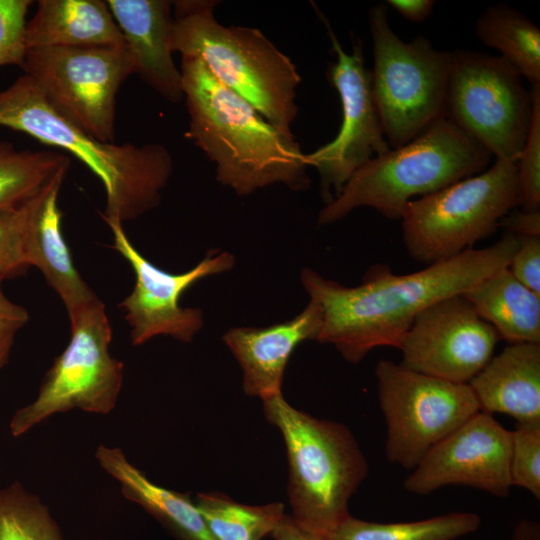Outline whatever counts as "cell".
Listing matches in <instances>:
<instances>
[{
	"label": "cell",
	"instance_id": "obj_7",
	"mask_svg": "<svg viewBox=\"0 0 540 540\" xmlns=\"http://www.w3.org/2000/svg\"><path fill=\"white\" fill-rule=\"evenodd\" d=\"M519 206L516 162L488 169L410 201L400 218L408 255L431 265L453 258L493 234Z\"/></svg>",
	"mask_w": 540,
	"mask_h": 540
},
{
	"label": "cell",
	"instance_id": "obj_14",
	"mask_svg": "<svg viewBox=\"0 0 540 540\" xmlns=\"http://www.w3.org/2000/svg\"><path fill=\"white\" fill-rule=\"evenodd\" d=\"M106 223L113 233V248L135 273L133 290L118 304L131 328L132 344L142 345L160 335L191 342L203 326V315L200 309L182 307L181 296L197 281L230 270L234 257L228 252L208 253L192 269L180 274L169 273L152 264L133 246L123 224Z\"/></svg>",
	"mask_w": 540,
	"mask_h": 540
},
{
	"label": "cell",
	"instance_id": "obj_25",
	"mask_svg": "<svg viewBox=\"0 0 540 540\" xmlns=\"http://www.w3.org/2000/svg\"><path fill=\"white\" fill-rule=\"evenodd\" d=\"M473 512H452L427 519L380 523L351 514L329 535L330 540H456L480 528Z\"/></svg>",
	"mask_w": 540,
	"mask_h": 540
},
{
	"label": "cell",
	"instance_id": "obj_5",
	"mask_svg": "<svg viewBox=\"0 0 540 540\" xmlns=\"http://www.w3.org/2000/svg\"><path fill=\"white\" fill-rule=\"evenodd\" d=\"M492 155L442 118L407 144L375 156L358 168L340 193L319 212L327 225L369 207L400 219L407 204L487 169Z\"/></svg>",
	"mask_w": 540,
	"mask_h": 540
},
{
	"label": "cell",
	"instance_id": "obj_15",
	"mask_svg": "<svg viewBox=\"0 0 540 540\" xmlns=\"http://www.w3.org/2000/svg\"><path fill=\"white\" fill-rule=\"evenodd\" d=\"M497 331L462 295L445 298L424 311L404 335L400 364L410 370L468 384L492 358Z\"/></svg>",
	"mask_w": 540,
	"mask_h": 540
},
{
	"label": "cell",
	"instance_id": "obj_22",
	"mask_svg": "<svg viewBox=\"0 0 540 540\" xmlns=\"http://www.w3.org/2000/svg\"><path fill=\"white\" fill-rule=\"evenodd\" d=\"M95 457L100 467L119 483L126 499L141 506L179 540H215L189 496L151 482L120 448L99 445Z\"/></svg>",
	"mask_w": 540,
	"mask_h": 540
},
{
	"label": "cell",
	"instance_id": "obj_3",
	"mask_svg": "<svg viewBox=\"0 0 540 540\" xmlns=\"http://www.w3.org/2000/svg\"><path fill=\"white\" fill-rule=\"evenodd\" d=\"M0 126L61 148L85 164L104 186L105 222L124 225L155 208L172 175L173 159L165 146L95 139L60 115L27 74L0 91Z\"/></svg>",
	"mask_w": 540,
	"mask_h": 540
},
{
	"label": "cell",
	"instance_id": "obj_18",
	"mask_svg": "<svg viewBox=\"0 0 540 540\" xmlns=\"http://www.w3.org/2000/svg\"><path fill=\"white\" fill-rule=\"evenodd\" d=\"M134 62V73L166 100L183 97L181 71L171 46L173 2L107 0Z\"/></svg>",
	"mask_w": 540,
	"mask_h": 540
},
{
	"label": "cell",
	"instance_id": "obj_26",
	"mask_svg": "<svg viewBox=\"0 0 540 540\" xmlns=\"http://www.w3.org/2000/svg\"><path fill=\"white\" fill-rule=\"evenodd\" d=\"M70 158L52 150H17L0 141V214L17 209L38 194Z\"/></svg>",
	"mask_w": 540,
	"mask_h": 540
},
{
	"label": "cell",
	"instance_id": "obj_36",
	"mask_svg": "<svg viewBox=\"0 0 540 540\" xmlns=\"http://www.w3.org/2000/svg\"><path fill=\"white\" fill-rule=\"evenodd\" d=\"M386 5L391 6L405 19L412 22H423L433 11V0H387Z\"/></svg>",
	"mask_w": 540,
	"mask_h": 540
},
{
	"label": "cell",
	"instance_id": "obj_33",
	"mask_svg": "<svg viewBox=\"0 0 540 540\" xmlns=\"http://www.w3.org/2000/svg\"><path fill=\"white\" fill-rule=\"evenodd\" d=\"M518 247L509 271L526 287L540 295V236H517Z\"/></svg>",
	"mask_w": 540,
	"mask_h": 540
},
{
	"label": "cell",
	"instance_id": "obj_13",
	"mask_svg": "<svg viewBox=\"0 0 540 540\" xmlns=\"http://www.w3.org/2000/svg\"><path fill=\"white\" fill-rule=\"evenodd\" d=\"M315 10L325 25L336 57L327 68V79L336 89L342 108V122L336 137L306 154L308 167L319 173L322 196L327 204L358 168L390 147L375 104L371 70L365 66L361 40L353 37L352 51L346 52L327 18L317 7Z\"/></svg>",
	"mask_w": 540,
	"mask_h": 540
},
{
	"label": "cell",
	"instance_id": "obj_23",
	"mask_svg": "<svg viewBox=\"0 0 540 540\" xmlns=\"http://www.w3.org/2000/svg\"><path fill=\"white\" fill-rule=\"evenodd\" d=\"M463 296L508 344L540 343V295L517 280L507 267Z\"/></svg>",
	"mask_w": 540,
	"mask_h": 540
},
{
	"label": "cell",
	"instance_id": "obj_27",
	"mask_svg": "<svg viewBox=\"0 0 540 540\" xmlns=\"http://www.w3.org/2000/svg\"><path fill=\"white\" fill-rule=\"evenodd\" d=\"M194 502L215 540H262L286 514L280 502L246 505L217 494H198Z\"/></svg>",
	"mask_w": 540,
	"mask_h": 540
},
{
	"label": "cell",
	"instance_id": "obj_31",
	"mask_svg": "<svg viewBox=\"0 0 540 540\" xmlns=\"http://www.w3.org/2000/svg\"><path fill=\"white\" fill-rule=\"evenodd\" d=\"M509 470L512 487L540 499V424H517L511 431Z\"/></svg>",
	"mask_w": 540,
	"mask_h": 540
},
{
	"label": "cell",
	"instance_id": "obj_21",
	"mask_svg": "<svg viewBox=\"0 0 540 540\" xmlns=\"http://www.w3.org/2000/svg\"><path fill=\"white\" fill-rule=\"evenodd\" d=\"M26 50L125 45L107 1L39 0L25 26Z\"/></svg>",
	"mask_w": 540,
	"mask_h": 540
},
{
	"label": "cell",
	"instance_id": "obj_8",
	"mask_svg": "<svg viewBox=\"0 0 540 540\" xmlns=\"http://www.w3.org/2000/svg\"><path fill=\"white\" fill-rule=\"evenodd\" d=\"M386 4L368 12L373 46L372 90L391 149L412 141L445 118L451 52L424 36L403 41L388 22Z\"/></svg>",
	"mask_w": 540,
	"mask_h": 540
},
{
	"label": "cell",
	"instance_id": "obj_37",
	"mask_svg": "<svg viewBox=\"0 0 540 540\" xmlns=\"http://www.w3.org/2000/svg\"><path fill=\"white\" fill-rule=\"evenodd\" d=\"M271 536L274 540H330L328 536L316 534L302 528L288 514L284 515Z\"/></svg>",
	"mask_w": 540,
	"mask_h": 540
},
{
	"label": "cell",
	"instance_id": "obj_10",
	"mask_svg": "<svg viewBox=\"0 0 540 540\" xmlns=\"http://www.w3.org/2000/svg\"><path fill=\"white\" fill-rule=\"evenodd\" d=\"M71 338L46 372L37 397L19 408L9 427L18 437L56 413L80 409L108 414L116 406L123 383V363L109 349L112 330L104 304L70 319Z\"/></svg>",
	"mask_w": 540,
	"mask_h": 540
},
{
	"label": "cell",
	"instance_id": "obj_4",
	"mask_svg": "<svg viewBox=\"0 0 540 540\" xmlns=\"http://www.w3.org/2000/svg\"><path fill=\"white\" fill-rule=\"evenodd\" d=\"M217 1H174L171 46L200 58L214 77L286 135L298 113L296 65L259 29L220 24Z\"/></svg>",
	"mask_w": 540,
	"mask_h": 540
},
{
	"label": "cell",
	"instance_id": "obj_9",
	"mask_svg": "<svg viewBox=\"0 0 540 540\" xmlns=\"http://www.w3.org/2000/svg\"><path fill=\"white\" fill-rule=\"evenodd\" d=\"M532 94L500 56L451 52L445 118L496 159L517 162L529 131Z\"/></svg>",
	"mask_w": 540,
	"mask_h": 540
},
{
	"label": "cell",
	"instance_id": "obj_30",
	"mask_svg": "<svg viewBox=\"0 0 540 540\" xmlns=\"http://www.w3.org/2000/svg\"><path fill=\"white\" fill-rule=\"evenodd\" d=\"M532 116L525 144L518 161L519 206L525 211L540 208V83L532 84Z\"/></svg>",
	"mask_w": 540,
	"mask_h": 540
},
{
	"label": "cell",
	"instance_id": "obj_17",
	"mask_svg": "<svg viewBox=\"0 0 540 540\" xmlns=\"http://www.w3.org/2000/svg\"><path fill=\"white\" fill-rule=\"evenodd\" d=\"M322 325L320 306L310 300L294 318L267 327H236L223 340L243 371L246 394L262 400L281 394L288 360L295 348L306 340H316Z\"/></svg>",
	"mask_w": 540,
	"mask_h": 540
},
{
	"label": "cell",
	"instance_id": "obj_24",
	"mask_svg": "<svg viewBox=\"0 0 540 540\" xmlns=\"http://www.w3.org/2000/svg\"><path fill=\"white\" fill-rule=\"evenodd\" d=\"M475 31L522 78L531 85L540 83V29L533 21L506 3H495L480 14Z\"/></svg>",
	"mask_w": 540,
	"mask_h": 540
},
{
	"label": "cell",
	"instance_id": "obj_35",
	"mask_svg": "<svg viewBox=\"0 0 540 540\" xmlns=\"http://www.w3.org/2000/svg\"><path fill=\"white\" fill-rule=\"evenodd\" d=\"M499 227L516 236H540V211H511L501 219Z\"/></svg>",
	"mask_w": 540,
	"mask_h": 540
},
{
	"label": "cell",
	"instance_id": "obj_34",
	"mask_svg": "<svg viewBox=\"0 0 540 540\" xmlns=\"http://www.w3.org/2000/svg\"><path fill=\"white\" fill-rule=\"evenodd\" d=\"M0 281V339L14 337L29 320L25 308L10 301L1 289Z\"/></svg>",
	"mask_w": 540,
	"mask_h": 540
},
{
	"label": "cell",
	"instance_id": "obj_32",
	"mask_svg": "<svg viewBox=\"0 0 540 540\" xmlns=\"http://www.w3.org/2000/svg\"><path fill=\"white\" fill-rule=\"evenodd\" d=\"M32 3L0 0V66H22L26 54V15Z\"/></svg>",
	"mask_w": 540,
	"mask_h": 540
},
{
	"label": "cell",
	"instance_id": "obj_38",
	"mask_svg": "<svg viewBox=\"0 0 540 540\" xmlns=\"http://www.w3.org/2000/svg\"><path fill=\"white\" fill-rule=\"evenodd\" d=\"M510 540H540V525L533 520H521L514 527Z\"/></svg>",
	"mask_w": 540,
	"mask_h": 540
},
{
	"label": "cell",
	"instance_id": "obj_19",
	"mask_svg": "<svg viewBox=\"0 0 540 540\" xmlns=\"http://www.w3.org/2000/svg\"><path fill=\"white\" fill-rule=\"evenodd\" d=\"M468 385L481 412L540 424V343L508 344Z\"/></svg>",
	"mask_w": 540,
	"mask_h": 540
},
{
	"label": "cell",
	"instance_id": "obj_28",
	"mask_svg": "<svg viewBox=\"0 0 540 540\" xmlns=\"http://www.w3.org/2000/svg\"><path fill=\"white\" fill-rule=\"evenodd\" d=\"M0 540H64L40 498L19 482L0 490Z\"/></svg>",
	"mask_w": 540,
	"mask_h": 540
},
{
	"label": "cell",
	"instance_id": "obj_12",
	"mask_svg": "<svg viewBox=\"0 0 540 540\" xmlns=\"http://www.w3.org/2000/svg\"><path fill=\"white\" fill-rule=\"evenodd\" d=\"M375 378L387 428L386 458L408 470L480 411L468 384L422 374L387 359L377 362Z\"/></svg>",
	"mask_w": 540,
	"mask_h": 540
},
{
	"label": "cell",
	"instance_id": "obj_6",
	"mask_svg": "<svg viewBox=\"0 0 540 540\" xmlns=\"http://www.w3.org/2000/svg\"><path fill=\"white\" fill-rule=\"evenodd\" d=\"M262 401L286 445L291 517L302 528L328 536L350 515L349 500L368 475L366 458L344 424L299 411L282 393Z\"/></svg>",
	"mask_w": 540,
	"mask_h": 540
},
{
	"label": "cell",
	"instance_id": "obj_39",
	"mask_svg": "<svg viewBox=\"0 0 540 540\" xmlns=\"http://www.w3.org/2000/svg\"><path fill=\"white\" fill-rule=\"evenodd\" d=\"M14 337L0 339V369L7 363Z\"/></svg>",
	"mask_w": 540,
	"mask_h": 540
},
{
	"label": "cell",
	"instance_id": "obj_11",
	"mask_svg": "<svg viewBox=\"0 0 540 540\" xmlns=\"http://www.w3.org/2000/svg\"><path fill=\"white\" fill-rule=\"evenodd\" d=\"M21 68L60 115L101 142L114 141L117 94L134 74L126 44L31 48Z\"/></svg>",
	"mask_w": 540,
	"mask_h": 540
},
{
	"label": "cell",
	"instance_id": "obj_2",
	"mask_svg": "<svg viewBox=\"0 0 540 540\" xmlns=\"http://www.w3.org/2000/svg\"><path fill=\"white\" fill-rule=\"evenodd\" d=\"M186 136L216 165L217 180L239 196L281 183L306 189V154L255 107L219 82L203 61L182 56Z\"/></svg>",
	"mask_w": 540,
	"mask_h": 540
},
{
	"label": "cell",
	"instance_id": "obj_16",
	"mask_svg": "<svg viewBox=\"0 0 540 540\" xmlns=\"http://www.w3.org/2000/svg\"><path fill=\"white\" fill-rule=\"evenodd\" d=\"M510 443L511 431L493 415L479 411L437 443L411 470L403 487L425 496L459 485L506 497L512 488Z\"/></svg>",
	"mask_w": 540,
	"mask_h": 540
},
{
	"label": "cell",
	"instance_id": "obj_20",
	"mask_svg": "<svg viewBox=\"0 0 540 540\" xmlns=\"http://www.w3.org/2000/svg\"><path fill=\"white\" fill-rule=\"evenodd\" d=\"M68 169L53 180L30 223L25 255L28 267H37L62 300L69 320L101 301L76 269L62 234L58 195Z\"/></svg>",
	"mask_w": 540,
	"mask_h": 540
},
{
	"label": "cell",
	"instance_id": "obj_1",
	"mask_svg": "<svg viewBox=\"0 0 540 540\" xmlns=\"http://www.w3.org/2000/svg\"><path fill=\"white\" fill-rule=\"evenodd\" d=\"M518 237L505 233L494 244L461 254L409 274L384 264L369 268L357 286L326 279L303 269L301 282L322 311L316 341L333 345L350 363L378 347L399 349L415 318L431 305L462 295L483 279L508 267Z\"/></svg>",
	"mask_w": 540,
	"mask_h": 540
},
{
	"label": "cell",
	"instance_id": "obj_29",
	"mask_svg": "<svg viewBox=\"0 0 540 540\" xmlns=\"http://www.w3.org/2000/svg\"><path fill=\"white\" fill-rule=\"evenodd\" d=\"M55 177L23 205L0 214V281L15 277L28 268L25 255L28 229Z\"/></svg>",
	"mask_w": 540,
	"mask_h": 540
}]
</instances>
